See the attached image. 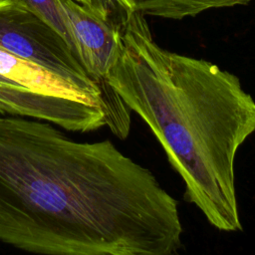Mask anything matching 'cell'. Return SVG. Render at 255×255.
<instances>
[{
	"label": "cell",
	"instance_id": "3",
	"mask_svg": "<svg viewBox=\"0 0 255 255\" xmlns=\"http://www.w3.org/2000/svg\"><path fill=\"white\" fill-rule=\"evenodd\" d=\"M0 49L35 62L102 104L103 93L62 37L42 17L11 0H0Z\"/></svg>",
	"mask_w": 255,
	"mask_h": 255
},
{
	"label": "cell",
	"instance_id": "7",
	"mask_svg": "<svg viewBox=\"0 0 255 255\" xmlns=\"http://www.w3.org/2000/svg\"><path fill=\"white\" fill-rule=\"evenodd\" d=\"M18 4H21L28 9L35 12L48 22L55 30H57L62 37L67 41L72 48V41L70 38L67 19L60 0H11ZM74 52V51H73Z\"/></svg>",
	"mask_w": 255,
	"mask_h": 255
},
{
	"label": "cell",
	"instance_id": "1",
	"mask_svg": "<svg viewBox=\"0 0 255 255\" xmlns=\"http://www.w3.org/2000/svg\"><path fill=\"white\" fill-rule=\"evenodd\" d=\"M178 202L109 139L0 116V241L49 255H171Z\"/></svg>",
	"mask_w": 255,
	"mask_h": 255
},
{
	"label": "cell",
	"instance_id": "6",
	"mask_svg": "<svg viewBox=\"0 0 255 255\" xmlns=\"http://www.w3.org/2000/svg\"><path fill=\"white\" fill-rule=\"evenodd\" d=\"M126 10L136 11L143 16L180 20L195 16L213 8L246 5L251 0H114Z\"/></svg>",
	"mask_w": 255,
	"mask_h": 255
},
{
	"label": "cell",
	"instance_id": "2",
	"mask_svg": "<svg viewBox=\"0 0 255 255\" xmlns=\"http://www.w3.org/2000/svg\"><path fill=\"white\" fill-rule=\"evenodd\" d=\"M108 84L149 127L185 185L184 199L221 231H240L238 148L255 132V101L219 66L161 48L128 10Z\"/></svg>",
	"mask_w": 255,
	"mask_h": 255
},
{
	"label": "cell",
	"instance_id": "8",
	"mask_svg": "<svg viewBox=\"0 0 255 255\" xmlns=\"http://www.w3.org/2000/svg\"><path fill=\"white\" fill-rule=\"evenodd\" d=\"M75 1L82 3V4H86V5H93L94 3H96L99 0H75Z\"/></svg>",
	"mask_w": 255,
	"mask_h": 255
},
{
	"label": "cell",
	"instance_id": "4",
	"mask_svg": "<svg viewBox=\"0 0 255 255\" xmlns=\"http://www.w3.org/2000/svg\"><path fill=\"white\" fill-rule=\"evenodd\" d=\"M0 113L49 122L86 132L107 126L103 108L85 101L37 93L0 74Z\"/></svg>",
	"mask_w": 255,
	"mask_h": 255
},
{
	"label": "cell",
	"instance_id": "5",
	"mask_svg": "<svg viewBox=\"0 0 255 255\" xmlns=\"http://www.w3.org/2000/svg\"><path fill=\"white\" fill-rule=\"evenodd\" d=\"M0 74L40 94L77 99L103 108L101 103L91 98L59 75L35 62L1 49Z\"/></svg>",
	"mask_w": 255,
	"mask_h": 255
}]
</instances>
